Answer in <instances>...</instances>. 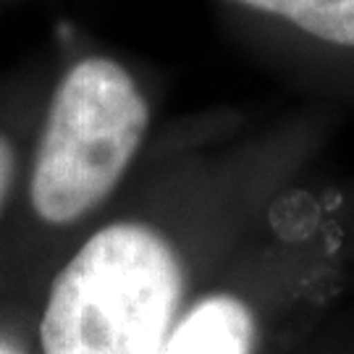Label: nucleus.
<instances>
[{
    "mask_svg": "<svg viewBox=\"0 0 354 354\" xmlns=\"http://www.w3.org/2000/svg\"><path fill=\"white\" fill-rule=\"evenodd\" d=\"M13 176H16V150H13L11 140L0 131V213L11 194Z\"/></svg>",
    "mask_w": 354,
    "mask_h": 354,
    "instance_id": "20e7f679",
    "label": "nucleus"
},
{
    "mask_svg": "<svg viewBox=\"0 0 354 354\" xmlns=\"http://www.w3.org/2000/svg\"><path fill=\"white\" fill-rule=\"evenodd\" d=\"M150 127V105L124 66L87 58L66 71L39 134L29 200L50 226L92 213L127 174Z\"/></svg>",
    "mask_w": 354,
    "mask_h": 354,
    "instance_id": "f03ea898",
    "label": "nucleus"
},
{
    "mask_svg": "<svg viewBox=\"0 0 354 354\" xmlns=\"http://www.w3.org/2000/svg\"><path fill=\"white\" fill-rule=\"evenodd\" d=\"M184 289L181 257L158 228L102 226L53 279L42 354H160L181 320Z\"/></svg>",
    "mask_w": 354,
    "mask_h": 354,
    "instance_id": "f257e3e1",
    "label": "nucleus"
},
{
    "mask_svg": "<svg viewBox=\"0 0 354 354\" xmlns=\"http://www.w3.org/2000/svg\"><path fill=\"white\" fill-rule=\"evenodd\" d=\"M0 354H8V352H0Z\"/></svg>",
    "mask_w": 354,
    "mask_h": 354,
    "instance_id": "39448f33",
    "label": "nucleus"
},
{
    "mask_svg": "<svg viewBox=\"0 0 354 354\" xmlns=\"http://www.w3.org/2000/svg\"><path fill=\"white\" fill-rule=\"evenodd\" d=\"M257 323L234 294H210L181 315L160 354H252Z\"/></svg>",
    "mask_w": 354,
    "mask_h": 354,
    "instance_id": "7ed1b4c3",
    "label": "nucleus"
}]
</instances>
